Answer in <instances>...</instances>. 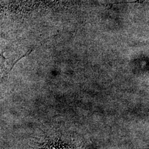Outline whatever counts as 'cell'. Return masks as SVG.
Wrapping results in <instances>:
<instances>
[{
	"label": "cell",
	"mask_w": 149,
	"mask_h": 149,
	"mask_svg": "<svg viewBox=\"0 0 149 149\" xmlns=\"http://www.w3.org/2000/svg\"><path fill=\"white\" fill-rule=\"evenodd\" d=\"M145 0H136L135 1H132V2H118V3H109V4H107L106 5H105L106 7L108 9H110L112 8V6L116 5H119V4H123V3H142L143 2H144Z\"/></svg>",
	"instance_id": "6da1fadb"
},
{
	"label": "cell",
	"mask_w": 149,
	"mask_h": 149,
	"mask_svg": "<svg viewBox=\"0 0 149 149\" xmlns=\"http://www.w3.org/2000/svg\"><path fill=\"white\" fill-rule=\"evenodd\" d=\"M5 58L0 54V76L2 74L3 72L4 68H5Z\"/></svg>",
	"instance_id": "7a4b0ae2"
}]
</instances>
